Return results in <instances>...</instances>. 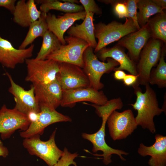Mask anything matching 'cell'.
Instances as JSON below:
<instances>
[{"instance_id":"1","label":"cell","mask_w":166,"mask_h":166,"mask_svg":"<svg viewBox=\"0 0 166 166\" xmlns=\"http://www.w3.org/2000/svg\"><path fill=\"white\" fill-rule=\"evenodd\" d=\"M145 86V91L144 93L139 86L133 87L136 99L135 103L131 105L137 112L135 118L138 126H140L144 129H148L152 133H154L156 129L154 117L160 115L164 111L159 107L155 91L149 84Z\"/></svg>"},{"instance_id":"2","label":"cell","mask_w":166,"mask_h":166,"mask_svg":"<svg viewBox=\"0 0 166 166\" xmlns=\"http://www.w3.org/2000/svg\"><path fill=\"white\" fill-rule=\"evenodd\" d=\"M94 27L95 37L98 40L94 50L95 54L109 44L138 30L132 20L127 18L124 23L113 21L106 24L100 22Z\"/></svg>"},{"instance_id":"3","label":"cell","mask_w":166,"mask_h":166,"mask_svg":"<svg viewBox=\"0 0 166 166\" xmlns=\"http://www.w3.org/2000/svg\"><path fill=\"white\" fill-rule=\"evenodd\" d=\"M107 62L100 61L94 52L93 49L89 46L83 55L84 66L82 68L89 81V87L99 91L104 87L101 81L102 76L109 73L119 66V64L113 59L108 58Z\"/></svg>"},{"instance_id":"4","label":"cell","mask_w":166,"mask_h":166,"mask_svg":"<svg viewBox=\"0 0 166 166\" xmlns=\"http://www.w3.org/2000/svg\"><path fill=\"white\" fill-rule=\"evenodd\" d=\"M56 132V129L46 141L42 140L39 135L24 138L22 145L30 155L39 157L48 166H53L63 153V151L59 149L56 144L55 138Z\"/></svg>"},{"instance_id":"5","label":"cell","mask_w":166,"mask_h":166,"mask_svg":"<svg viewBox=\"0 0 166 166\" xmlns=\"http://www.w3.org/2000/svg\"><path fill=\"white\" fill-rule=\"evenodd\" d=\"M25 62L27 73L25 81L33 86L45 84L55 80L59 70V62L49 59L28 58Z\"/></svg>"},{"instance_id":"6","label":"cell","mask_w":166,"mask_h":166,"mask_svg":"<svg viewBox=\"0 0 166 166\" xmlns=\"http://www.w3.org/2000/svg\"><path fill=\"white\" fill-rule=\"evenodd\" d=\"M162 41L151 38L140 54L136 64V69L139 77L136 84L145 86L149 84L151 70L157 65L161 53Z\"/></svg>"},{"instance_id":"7","label":"cell","mask_w":166,"mask_h":166,"mask_svg":"<svg viewBox=\"0 0 166 166\" xmlns=\"http://www.w3.org/2000/svg\"><path fill=\"white\" fill-rule=\"evenodd\" d=\"M64 39L66 44L61 45L58 49L49 55L46 59L74 64L82 69L83 53L89 46V45L81 39L72 36H66Z\"/></svg>"},{"instance_id":"8","label":"cell","mask_w":166,"mask_h":166,"mask_svg":"<svg viewBox=\"0 0 166 166\" xmlns=\"http://www.w3.org/2000/svg\"><path fill=\"white\" fill-rule=\"evenodd\" d=\"M107 123L110 135L114 140L125 139L131 135L138 126L132 110L119 112L114 110Z\"/></svg>"},{"instance_id":"9","label":"cell","mask_w":166,"mask_h":166,"mask_svg":"<svg viewBox=\"0 0 166 166\" xmlns=\"http://www.w3.org/2000/svg\"><path fill=\"white\" fill-rule=\"evenodd\" d=\"M30 123L27 115L14 108L8 109L3 105L0 109V134L3 140L9 138L17 130H26Z\"/></svg>"},{"instance_id":"10","label":"cell","mask_w":166,"mask_h":166,"mask_svg":"<svg viewBox=\"0 0 166 166\" xmlns=\"http://www.w3.org/2000/svg\"><path fill=\"white\" fill-rule=\"evenodd\" d=\"M5 74L10 81V86L8 91L14 97L15 102L14 108L28 116L32 113L38 114L40 108L35 97L34 86L32 85L29 89L26 90L16 84L8 72H6Z\"/></svg>"},{"instance_id":"11","label":"cell","mask_w":166,"mask_h":166,"mask_svg":"<svg viewBox=\"0 0 166 166\" xmlns=\"http://www.w3.org/2000/svg\"><path fill=\"white\" fill-rule=\"evenodd\" d=\"M56 79L62 90L89 86V80L83 69L72 64L59 62Z\"/></svg>"},{"instance_id":"12","label":"cell","mask_w":166,"mask_h":166,"mask_svg":"<svg viewBox=\"0 0 166 166\" xmlns=\"http://www.w3.org/2000/svg\"><path fill=\"white\" fill-rule=\"evenodd\" d=\"M37 114L36 118L32 121L27 129L22 131L20 136L24 139L29 138L36 135H42L45 128L53 124L62 122H70L71 119L64 115L56 110L42 107Z\"/></svg>"},{"instance_id":"13","label":"cell","mask_w":166,"mask_h":166,"mask_svg":"<svg viewBox=\"0 0 166 166\" xmlns=\"http://www.w3.org/2000/svg\"><path fill=\"white\" fill-rule=\"evenodd\" d=\"M102 91H98L90 87L63 90L60 105L63 107H73L76 103L81 101L90 102L102 105L108 101Z\"/></svg>"},{"instance_id":"14","label":"cell","mask_w":166,"mask_h":166,"mask_svg":"<svg viewBox=\"0 0 166 166\" xmlns=\"http://www.w3.org/2000/svg\"><path fill=\"white\" fill-rule=\"evenodd\" d=\"M101 126L96 132L91 134L82 133V136L83 138L90 141L93 145L92 151L96 152L98 151L102 152L103 154L97 156H103V163L106 165H108L112 161L111 158L112 155L116 154L118 155L122 160L126 159L122 156V155H127L128 153L123 150L113 148L109 146L106 143L105 137V125L108 118L102 117Z\"/></svg>"},{"instance_id":"15","label":"cell","mask_w":166,"mask_h":166,"mask_svg":"<svg viewBox=\"0 0 166 166\" xmlns=\"http://www.w3.org/2000/svg\"><path fill=\"white\" fill-rule=\"evenodd\" d=\"M34 46L32 44L28 48L17 49L0 35V63L7 68L14 69L18 64L24 63L32 56Z\"/></svg>"},{"instance_id":"16","label":"cell","mask_w":166,"mask_h":166,"mask_svg":"<svg viewBox=\"0 0 166 166\" xmlns=\"http://www.w3.org/2000/svg\"><path fill=\"white\" fill-rule=\"evenodd\" d=\"M151 38V33L147 23L139 30L119 40L117 45L127 49L128 51L129 57L136 64L141 51Z\"/></svg>"},{"instance_id":"17","label":"cell","mask_w":166,"mask_h":166,"mask_svg":"<svg viewBox=\"0 0 166 166\" xmlns=\"http://www.w3.org/2000/svg\"><path fill=\"white\" fill-rule=\"evenodd\" d=\"M33 86L40 108L45 107L56 110L60 105L63 90L56 78L47 84Z\"/></svg>"},{"instance_id":"18","label":"cell","mask_w":166,"mask_h":166,"mask_svg":"<svg viewBox=\"0 0 166 166\" xmlns=\"http://www.w3.org/2000/svg\"><path fill=\"white\" fill-rule=\"evenodd\" d=\"M85 11L74 13H65L56 17L50 13H48L46 21L48 30L58 38L62 45H65L64 34L77 20H84L86 16Z\"/></svg>"},{"instance_id":"19","label":"cell","mask_w":166,"mask_h":166,"mask_svg":"<svg viewBox=\"0 0 166 166\" xmlns=\"http://www.w3.org/2000/svg\"><path fill=\"white\" fill-rule=\"evenodd\" d=\"M96 54L98 58L104 62L108 58H112L119 64L113 71L125 70L130 74L138 75L136 64L133 61L125 52L122 47L117 45L112 48L104 47L101 49Z\"/></svg>"},{"instance_id":"20","label":"cell","mask_w":166,"mask_h":166,"mask_svg":"<svg viewBox=\"0 0 166 166\" xmlns=\"http://www.w3.org/2000/svg\"><path fill=\"white\" fill-rule=\"evenodd\" d=\"M42 12L38 10L34 0H20L15 4L12 14L13 21L23 27H28L40 17Z\"/></svg>"},{"instance_id":"21","label":"cell","mask_w":166,"mask_h":166,"mask_svg":"<svg viewBox=\"0 0 166 166\" xmlns=\"http://www.w3.org/2000/svg\"><path fill=\"white\" fill-rule=\"evenodd\" d=\"M155 139L154 144L150 146L140 143L138 152L143 157L151 156L148 162L150 166H166V136L157 134L155 136Z\"/></svg>"},{"instance_id":"22","label":"cell","mask_w":166,"mask_h":166,"mask_svg":"<svg viewBox=\"0 0 166 166\" xmlns=\"http://www.w3.org/2000/svg\"><path fill=\"white\" fill-rule=\"evenodd\" d=\"M94 14L91 13H87L82 22L80 24L72 26L67 30V33L69 36L84 41L89 46L95 49L97 42L95 36Z\"/></svg>"},{"instance_id":"23","label":"cell","mask_w":166,"mask_h":166,"mask_svg":"<svg viewBox=\"0 0 166 166\" xmlns=\"http://www.w3.org/2000/svg\"><path fill=\"white\" fill-rule=\"evenodd\" d=\"M37 4H40V11L47 14L50 10H55L66 13H74L84 11L83 6L77 4L62 2L57 0H35Z\"/></svg>"},{"instance_id":"24","label":"cell","mask_w":166,"mask_h":166,"mask_svg":"<svg viewBox=\"0 0 166 166\" xmlns=\"http://www.w3.org/2000/svg\"><path fill=\"white\" fill-rule=\"evenodd\" d=\"M47 14L42 12L39 18L30 26L27 34L18 49L26 48L28 45L32 44L36 38L39 37H42L48 30L46 19Z\"/></svg>"},{"instance_id":"25","label":"cell","mask_w":166,"mask_h":166,"mask_svg":"<svg viewBox=\"0 0 166 166\" xmlns=\"http://www.w3.org/2000/svg\"><path fill=\"white\" fill-rule=\"evenodd\" d=\"M137 19L140 28L145 25L151 16L163 12L164 10L158 6L152 0H138Z\"/></svg>"},{"instance_id":"26","label":"cell","mask_w":166,"mask_h":166,"mask_svg":"<svg viewBox=\"0 0 166 166\" xmlns=\"http://www.w3.org/2000/svg\"><path fill=\"white\" fill-rule=\"evenodd\" d=\"M152 38L166 43V14L164 11L150 18L147 23Z\"/></svg>"},{"instance_id":"27","label":"cell","mask_w":166,"mask_h":166,"mask_svg":"<svg viewBox=\"0 0 166 166\" xmlns=\"http://www.w3.org/2000/svg\"><path fill=\"white\" fill-rule=\"evenodd\" d=\"M42 37V45L35 58L38 60L45 59L49 55L58 49L62 45L57 37L49 30Z\"/></svg>"},{"instance_id":"28","label":"cell","mask_w":166,"mask_h":166,"mask_svg":"<svg viewBox=\"0 0 166 166\" xmlns=\"http://www.w3.org/2000/svg\"><path fill=\"white\" fill-rule=\"evenodd\" d=\"M149 84L156 85L158 88H166V63L165 52L161 50V57L156 68H152L150 72Z\"/></svg>"},{"instance_id":"29","label":"cell","mask_w":166,"mask_h":166,"mask_svg":"<svg viewBox=\"0 0 166 166\" xmlns=\"http://www.w3.org/2000/svg\"><path fill=\"white\" fill-rule=\"evenodd\" d=\"M106 4H110L113 7V11L119 18H127L126 6L124 0H98Z\"/></svg>"},{"instance_id":"30","label":"cell","mask_w":166,"mask_h":166,"mask_svg":"<svg viewBox=\"0 0 166 166\" xmlns=\"http://www.w3.org/2000/svg\"><path fill=\"white\" fill-rule=\"evenodd\" d=\"M78 156L77 152L71 153L66 148H65L61 156L53 166H69L73 165L77 166L74 160Z\"/></svg>"},{"instance_id":"31","label":"cell","mask_w":166,"mask_h":166,"mask_svg":"<svg viewBox=\"0 0 166 166\" xmlns=\"http://www.w3.org/2000/svg\"><path fill=\"white\" fill-rule=\"evenodd\" d=\"M137 1L138 0H124V2L127 8L128 13L127 18H130L132 20L138 30L140 28V27L138 24L137 17Z\"/></svg>"},{"instance_id":"32","label":"cell","mask_w":166,"mask_h":166,"mask_svg":"<svg viewBox=\"0 0 166 166\" xmlns=\"http://www.w3.org/2000/svg\"><path fill=\"white\" fill-rule=\"evenodd\" d=\"M86 14L91 13L99 15L102 14V10L94 0H80Z\"/></svg>"},{"instance_id":"33","label":"cell","mask_w":166,"mask_h":166,"mask_svg":"<svg viewBox=\"0 0 166 166\" xmlns=\"http://www.w3.org/2000/svg\"><path fill=\"white\" fill-rule=\"evenodd\" d=\"M139 75L126 74L123 81L124 85L127 86H133L137 82Z\"/></svg>"},{"instance_id":"34","label":"cell","mask_w":166,"mask_h":166,"mask_svg":"<svg viewBox=\"0 0 166 166\" xmlns=\"http://www.w3.org/2000/svg\"><path fill=\"white\" fill-rule=\"evenodd\" d=\"M16 2V0H0V7L6 8L12 14L15 9Z\"/></svg>"},{"instance_id":"35","label":"cell","mask_w":166,"mask_h":166,"mask_svg":"<svg viewBox=\"0 0 166 166\" xmlns=\"http://www.w3.org/2000/svg\"><path fill=\"white\" fill-rule=\"evenodd\" d=\"M113 77L117 81L123 80L126 74L122 70H116L114 71Z\"/></svg>"},{"instance_id":"36","label":"cell","mask_w":166,"mask_h":166,"mask_svg":"<svg viewBox=\"0 0 166 166\" xmlns=\"http://www.w3.org/2000/svg\"><path fill=\"white\" fill-rule=\"evenodd\" d=\"M9 154L7 148L3 145L2 142L0 140V156L6 157Z\"/></svg>"},{"instance_id":"37","label":"cell","mask_w":166,"mask_h":166,"mask_svg":"<svg viewBox=\"0 0 166 166\" xmlns=\"http://www.w3.org/2000/svg\"><path fill=\"white\" fill-rule=\"evenodd\" d=\"M158 6L164 10L166 8V0H152Z\"/></svg>"},{"instance_id":"38","label":"cell","mask_w":166,"mask_h":166,"mask_svg":"<svg viewBox=\"0 0 166 166\" xmlns=\"http://www.w3.org/2000/svg\"><path fill=\"white\" fill-rule=\"evenodd\" d=\"M62 1L63 2H67L71 3L76 4H78L79 1L77 0H62Z\"/></svg>"}]
</instances>
